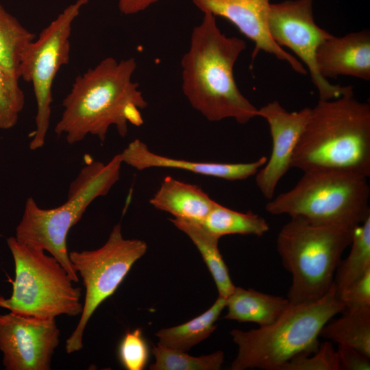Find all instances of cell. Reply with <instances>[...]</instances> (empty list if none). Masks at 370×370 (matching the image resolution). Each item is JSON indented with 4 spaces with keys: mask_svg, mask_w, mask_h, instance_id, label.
Masks as SVG:
<instances>
[{
    "mask_svg": "<svg viewBox=\"0 0 370 370\" xmlns=\"http://www.w3.org/2000/svg\"><path fill=\"white\" fill-rule=\"evenodd\" d=\"M122 164L119 154L106 164L99 161L88 163L71 182L65 202L58 207L44 209L33 197L27 198L16 228V239L49 252L64 268L71 280L78 282V275L67 250V235L88 206L95 199L106 195L119 181Z\"/></svg>",
    "mask_w": 370,
    "mask_h": 370,
    "instance_id": "obj_5",
    "label": "cell"
},
{
    "mask_svg": "<svg viewBox=\"0 0 370 370\" xmlns=\"http://www.w3.org/2000/svg\"><path fill=\"white\" fill-rule=\"evenodd\" d=\"M35 37L0 3V64L18 79L22 55Z\"/></svg>",
    "mask_w": 370,
    "mask_h": 370,
    "instance_id": "obj_24",
    "label": "cell"
},
{
    "mask_svg": "<svg viewBox=\"0 0 370 370\" xmlns=\"http://www.w3.org/2000/svg\"><path fill=\"white\" fill-rule=\"evenodd\" d=\"M345 310L370 308V269L338 294Z\"/></svg>",
    "mask_w": 370,
    "mask_h": 370,
    "instance_id": "obj_29",
    "label": "cell"
},
{
    "mask_svg": "<svg viewBox=\"0 0 370 370\" xmlns=\"http://www.w3.org/2000/svg\"><path fill=\"white\" fill-rule=\"evenodd\" d=\"M149 203L173 218L203 223L216 201L199 186L167 176Z\"/></svg>",
    "mask_w": 370,
    "mask_h": 370,
    "instance_id": "obj_17",
    "label": "cell"
},
{
    "mask_svg": "<svg viewBox=\"0 0 370 370\" xmlns=\"http://www.w3.org/2000/svg\"><path fill=\"white\" fill-rule=\"evenodd\" d=\"M268 27L273 40L291 49L306 65L320 100L336 99L353 90L352 86L334 85L319 73L316 53L332 36L314 21L313 0H286L271 3Z\"/></svg>",
    "mask_w": 370,
    "mask_h": 370,
    "instance_id": "obj_11",
    "label": "cell"
},
{
    "mask_svg": "<svg viewBox=\"0 0 370 370\" xmlns=\"http://www.w3.org/2000/svg\"><path fill=\"white\" fill-rule=\"evenodd\" d=\"M147 249V245L143 241L124 238L121 223H117L102 247L69 253L74 269L82 278L86 295L78 324L66 341L68 354L82 349L84 332L92 314L114 293L133 264L144 256Z\"/></svg>",
    "mask_w": 370,
    "mask_h": 370,
    "instance_id": "obj_9",
    "label": "cell"
},
{
    "mask_svg": "<svg viewBox=\"0 0 370 370\" xmlns=\"http://www.w3.org/2000/svg\"><path fill=\"white\" fill-rule=\"evenodd\" d=\"M152 354L156 361L149 366L151 370H219L224 361L222 351L196 357L159 343L153 346Z\"/></svg>",
    "mask_w": 370,
    "mask_h": 370,
    "instance_id": "obj_25",
    "label": "cell"
},
{
    "mask_svg": "<svg viewBox=\"0 0 370 370\" xmlns=\"http://www.w3.org/2000/svg\"><path fill=\"white\" fill-rule=\"evenodd\" d=\"M367 177L347 172L308 171L291 190L267 204L268 213L312 223L355 227L370 216Z\"/></svg>",
    "mask_w": 370,
    "mask_h": 370,
    "instance_id": "obj_7",
    "label": "cell"
},
{
    "mask_svg": "<svg viewBox=\"0 0 370 370\" xmlns=\"http://www.w3.org/2000/svg\"><path fill=\"white\" fill-rule=\"evenodd\" d=\"M344 310L334 282L318 300L290 304L286 311L269 325L249 331L232 330L230 334L238 346V354L231 369L280 370L292 358L314 352L323 326Z\"/></svg>",
    "mask_w": 370,
    "mask_h": 370,
    "instance_id": "obj_4",
    "label": "cell"
},
{
    "mask_svg": "<svg viewBox=\"0 0 370 370\" xmlns=\"http://www.w3.org/2000/svg\"><path fill=\"white\" fill-rule=\"evenodd\" d=\"M159 0H117L120 12L125 15H132L143 12Z\"/></svg>",
    "mask_w": 370,
    "mask_h": 370,
    "instance_id": "obj_31",
    "label": "cell"
},
{
    "mask_svg": "<svg viewBox=\"0 0 370 370\" xmlns=\"http://www.w3.org/2000/svg\"><path fill=\"white\" fill-rule=\"evenodd\" d=\"M226 306V298L218 297L203 314L181 325L160 330L156 336L159 343L187 352L207 338L216 329V321Z\"/></svg>",
    "mask_w": 370,
    "mask_h": 370,
    "instance_id": "obj_20",
    "label": "cell"
},
{
    "mask_svg": "<svg viewBox=\"0 0 370 370\" xmlns=\"http://www.w3.org/2000/svg\"><path fill=\"white\" fill-rule=\"evenodd\" d=\"M311 108L288 112L278 101L258 108L259 116L269 126L272 150L267 163L256 174V186L266 199L274 197L276 187L291 168V160Z\"/></svg>",
    "mask_w": 370,
    "mask_h": 370,
    "instance_id": "obj_13",
    "label": "cell"
},
{
    "mask_svg": "<svg viewBox=\"0 0 370 370\" xmlns=\"http://www.w3.org/2000/svg\"><path fill=\"white\" fill-rule=\"evenodd\" d=\"M354 228L312 223L293 217L277 238L282 265L292 275L288 292L290 304L314 302L334 282V273L345 249L350 245Z\"/></svg>",
    "mask_w": 370,
    "mask_h": 370,
    "instance_id": "obj_6",
    "label": "cell"
},
{
    "mask_svg": "<svg viewBox=\"0 0 370 370\" xmlns=\"http://www.w3.org/2000/svg\"><path fill=\"white\" fill-rule=\"evenodd\" d=\"M59 337L55 319L0 315V350L7 370H49Z\"/></svg>",
    "mask_w": 370,
    "mask_h": 370,
    "instance_id": "obj_12",
    "label": "cell"
},
{
    "mask_svg": "<svg viewBox=\"0 0 370 370\" xmlns=\"http://www.w3.org/2000/svg\"><path fill=\"white\" fill-rule=\"evenodd\" d=\"M119 359L127 370H143L149 358V347L142 330L136 328L127 332L119 343Z\"/></svg>",
    "mask_w": 370,
    "mask_h": 370,
    "instance_id": "obj_27",
    "label": "cell"
},
{
    "mask_svg": "<svg viewBox=\"0 0 370 370\" xmlns=\"http://www.w3.org/2000/svg\"><path fill=\"white\" fill-rule=\"evenodd\" d=\"M336 354L339 370L370 369V358L352 347L338 345Z\"/></svg>",
    "mask_w": 370,
    "mask_h": 370,
    "instance_id": "obj_30",
    "label": "cell"
},
{
    "mask_svg": "<svg viewBox=\"0 0 370 370\" xmlns=\"http://www.w3.org/2000/svg\"><path fill=\"white\" fill-rule=\"evenodd\" d=\"M89 0H77L66 8L36 40L25 49L20 62L19 76L32 84L36 102V130L29 149L42 148L49 127L53 102L52 86L60 69L69 62L72 23L81 7Z\"/></svg>",
    "mask_w": 370,
    "mask_h": 370,
    "instance_id": "obj_10",
    "label": "cell"
},
{
    "mask_svg": "<svg viewBox=\"0 0 370 370\" xmlns=\"http://www.w3.org/2000/svg\"><path fill=\"white\" fill-rule=\"evenodd\" d=\"M316 63L325 78L347 75L370 80V32L367 29L332 37L318 47Z\"/></svg>",
    "mask_w": 370,
    "mask_h": 370,
    "instance_id": "obj_16",
    "label": "cell"
},
{
    "mask_svg": "<svg viewBox=\"0 0 370 370\" xmlns=\"http://www.w3.org/2000/svg\"><path fill=\"white\" fill-rule=\"evenodd\" d=\"M351 250L334 279L337 295L370 269V216L354 228Z\"/></svg>",
    "mask_w": 370,
    "mask_h": 370,
    "instance_id": "obj_23",
    "label": "cell"
},
{
    "mask_svg": "<svg viewBox=\"0 0 370 370\" xmlns=\"http://www.w3.org/2000/svg\"><path fill=\"white\" fill-rule=\"evenodd\" d=\"M291 168L370 175V106L354 97L319 100L293 154Z\"/></svg>",
    "mask_w": 370,
    "mask_h": 370,
    "instance_id": "obj_3",
    "label": "cell"
},
{
    "mask_svg": "<svg viewBox=\"0 0 370 370\" xmlns=\"http://www.w3.org/2000/svg\"><path fill=\"white\" fill-rule=\"evenodd\" d=\"M170 221L196 246L213 278L219 296L227 298L234 291L235 286L219 249V238L209 232L202 223L175 218Z\"/></svg>",
    "mask_w": 370,
    "mask_h": 370,
    "instance_id": "obj_19",
    "label": "cell"
},
{
    "mask_svg": "<svg viewBox=\"0 0 370 370\" xmlns=\"http://www.w3.org/2000/svg\"><path fill=\"white\" fill-rule=\"evenodd\" d=\"M280 370H339L336 350L332 342L325 341L314 352L292 358Z\"/></svg>",
    "mask_w": 370,
    "mask_h": 370,
    "instance_id": "obj_28",
    "label": "cell"
},
{
    "mask_svg": "<svg viewBox=\"0 0 370 370\" xmlns=\"http://www.w3.org/2000/svg\"><path fill=\"white\" fill-rule=\"evenodd\" d=\"M18 80L0 64V130L14 127L24 108L25 97Z\"/></svg>",
    "mask_w": 370,
    "mask_h": 370,
    "instance_id": "obj_26",
    "label": "cell"
},
{
    "mask_svg": "<svg viewBox=\"0 0 370 370\" xmlns=\"http://www.w3.org/2000/svg\"><path fill=\"white\" fill-rule=\"evenodd\" d=\"M203 13L221 16L231 22L241 33L255 44L251 54L255 59L260 51L286 62L297 73L308 71L294 56L286 52L271 38L268 27L270 0H192Z\"/></svg>",
    "mask_w": 370,
    "mask_h": 370,
    "instance_id": "obj_14",
    "label": "cell"
},
{
    "mask_svg": "<svg viewBox=\"0 0 370 370\" xmlns=\"http://www.w3.org/2000/svg\"><path fill=\"white\" fill-rule=\"evenodd\" d=\"M15 265V279L9 298L0 295V308L10 312L43 319L65 314H81L82 289L64 268L42 249L19 243L15 236L7 239Z\"/></svg>",
    "mask_w": 370,
    "mask_h": 370,
    "instance_id": "obj_8",
    "label": "cell"
},
{
    "mask_svg": "<svg viewBox=\"0 0 370 370\" xmlns=\"http://www.w3.org/2000/svg\"><path fill=\"white\" fill-rule=\"evenodd\" d=\"M202 225L219 238L230 234L261 236L269 230L266 220L258 214L235 211L217 202Z\"/></svg>",
    "mask_w": 370,
    "mask_h": 370,
    "instance_id": "obj_22",
    "label": "cell"
},
{
    "mask_svg": "<svg viewBox=\"0 0 370 370\" xmlns=\"http://www.w3.org/2000/svg\"><path fill=\"white\" fill-rule=\"evenodd\" d=\"M216 18L204 13L192 31L181 61L182 92L208 121L231 118L245 124L259 116L258 108L241 93L234 77V64L247 44L240 38L223 34Z\"/></svg>",
    "mask_w": 370,
    "mask_h": 370,
    "instance_id": "obj_2",
    "label": "cell"
},
{
    "mask_svg": "<svg viewBox=\"0 0 370 370\" xmlns=\"http://www.w3.org/2000/svg\"><path fill=\"white\" fill-rule=\"evenodd\" d=\"M137 63L134 58L117 61L112 57L77 76L62 101L63 111L54 132L70 145L88 135L105 141L114 125L125 137L128 124L143 123L140 110L147 106L138 83L132 81Z\"/></svg>",
    "mask_w": 370,
    "mask_h": 370,
    "instance_id": "obj_1",
    "label": "cell"
},
{
    "mask_svg": "<svg viewBox=\"0 0 370 370\" xmlns=\"http://www.w3.org/2000/svg\"><path fill=\"white\" fill-rule=\"evenodd\" d=\"M341 313L340 318L323 326L320 336L370 358V308L344 310Z\"/></svg>",
    "mask_w": 370,
    "mask_h": 370,
    "instance_id": "obj_21",
    "label": "cell"
},
{
    "mask_svg": "<svg viewBox=\"0 0 370 370\" xmlns=\"http://www.w3.org/2000/svg\"><path fill=\"white\" fill-rule=\"evenodd\" d=\"M289 306L287 298L235 286L226 298L227 313L224 318L266 326L277 321Z\"/></svg>",
    "mask_w": 370,
    "mask_h": 370,
    "instance_id": "obj_18",
    "label": "cell"
},
{
    "mask_svg": "<svg viewBox=\"0 0 370 370\" xmlns=\"http://www.w3.org/2000/svg\"><path fill=\"white\" fill-rule=\"evenodd\" d=\"M119 154L123 163L139 171L150 168L177 169L230 181L243 180L256 175L268 160L262 156L251 162H194L155 153L138 139L130 142Z\"/></svg>",
    "mask_w": 370,
    "mask_h": 370,
    "instance_id": "obj_15",
    "label": "cell"
}]
</instances>
